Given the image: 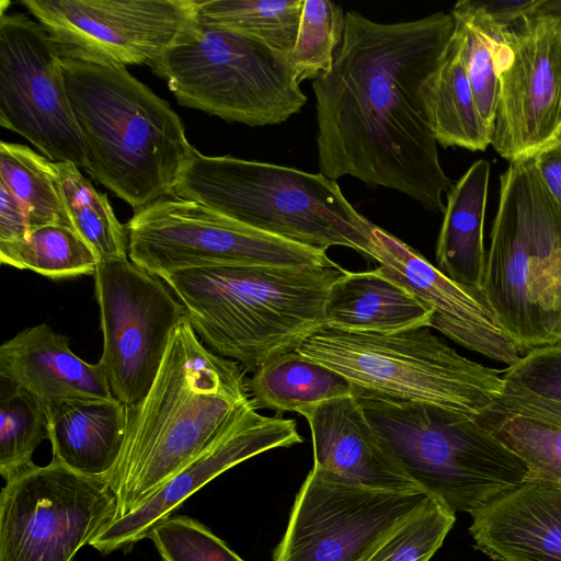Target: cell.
I'll return each mask as SVG.
<instances>
[{
  "instance_id": "1",
  "label": "cell",
  "mask_w": 561,
  "mask_h": 561,
  "mask_svg": "<svg viewBox=\"0 0 561 561\" xmlns=\"http://www.w3.org/2000/svg\"><path fill=\"white\" fill-rule=\"evenodd\" d=\"M454 31L443 11L398 23L345 12L332 67L312 81L321 174L396 190L444 214L443 194L454 182L439 162L421 88Z\"/></svg>"
},
{
  "instance_id": "2",
  "label": "cell",
  "mask_w": 561,
  "mask_h": 561,
  "mask_svg": "<svg viewBox=\"0 0 561 561\" xmlns=\"http://www.w3.org/2000/svg\"><path fill=\"white\" fill-rule=\"evenodd\" d=\"M250 401L243 368L205 346L185 317L173 331L149 391L126 407L125 442L110 476L117 518L147 503Z\"/></svg>"
},
{
  "instance_id": "3",
  "label": "cell",
  "mask_w": 561,
  "mask_h": 561,
  "mask_svg": "<svg viewBox=\"0 0 561 561\" xmlns=\"http://www.w3.org/2000/svg\"><path fill=\"white\" fill-rule=\"evenodd\" d=\"M346 273L335 262L301 267L215 264L158 277L210 351L254 373L325 325L328 294Z\"/></svg>"
},
{
  "instance_id": "4",
  "label": "cell",
  "mask_w": 561,
  "mask_h": 561,
  "mask_svg": "<svg viewBox=\"0 0 561 561\" xmlns=\"http://www.w3.org/2000/svg\"><path fill=\"white\" fill-rule=\"evenodd\" d=\"M62 66L88 173L134 211L172 193L194 147L170 104L125 66L64 53Z\"/></svg>"
},
{
  "instance_id": "5",
  "label": "cell",
  "mask_w": 561,
  "mask_h": 561,
  "mask_svg": "<svg viewBox=\"0 0 561 561\" xmlns=\"http://www.w3.org/2000/svg\"><path fill=\"white\" fill-rule=\"evenodd\" d=\"M173 192L259 231L320 251L346 247L370 257L374 224L336 181L290 167L193 148Z\"/></svg>"
},
{
  "instance_id": "6",
  "label": "cell",
  "mask_w": 561,
  "mask_h": 561,
  "mask_svg": "<svg viewBox=\"0 0 561 561\" xmlns=\"http://www.w3.org/2000/svg\"><path fill=\"white\" fill-rule=\"evenodd\" d=\"M481 291L496 319L526 352L561 344V207L533 156L500 178Z\"/></svg>"
},
{
  "instance_id": "7",
  "label": "cell",
  "mask_w": 561,
  "mask_h": 561,
  "mask_svg": "<svg viewBox=\"0 0 561 561\" xmlns=\"http://www.w3.org/2000/svg\"><path fill=\"white\" fill-rule=\"evenodd\" d=\"M353 397L402 472L455 513L470 514L529 476L478 420L356 387Z\"/></svg>"
},
{
  "instance_id": "8",
  "label": "cell",
  "mask_w": 561,
  "mask_h": 561,
  "mask_svg": "<svg viewBox=\"0 0 561 561\" xmlns=\"http://www.w3.org/2000/svg\"><path fill=\"white\" fill-rule=\"evenodd\" d=\"M353 387L478 420L501 398V371L473 362L427 327L396 333L323 325L296 348Z\"/></svg>"
},
{
  "instance_id": "9",
  "label": "cell",
  "mask_w": 561,
  "mask_h": 561,
  "mask_svg": "<svg viewBox=\"0 0 561 561\" xmlns=\"http://www.w3.org/2000/svg\"><path fill=\"white\" fill-rule=\"evenodd\" d=\"M182 106L248 126L277 125L307 96L287 57L264 43L196 20L148 65Z\"/></svg>"
},
{
  "instance_id": "10",
  "label": "cell",
  "mask_w": 561,
  "mask_h": 561,
  "mask_svg": "<svg viewBox=\"0 0 561 561\" xmlns=\"http://www.w3.org/2000/svg\"><path fill=\"white\" fill-rule=\"evenodd\" d=\"M125 226L128 257L154 276L215 264L301 267L333 262L324 251L250 228L174 192L134 211Z\"/></svg>"
},
{
  "instance_id": "11",
  "label": "cell",
  "mask_w": 561,
  "mask_h": 561,
  "mask_svg": "<svg viewBox=\"0 0 561 561\" xmlns=\"http://www.w3.org/2000/svg\"><path fill=\"white\" fill-rule=\"evenodd\" d=\"M117 517L110 477L35 465L1 491L0 561H73Z\"/></svg>"
},
{
  "instance_id": "12",
  "label": "cell",
  "mask_w": 561,
  "mask_h": 561,
  "mask_svg": "<svg viewBox=\"0 0 561 561\" xmlns=\"http://www.w3.org/2000/svg\"><path fill=\"white\" fill-rule=\"evenodd\" d=\"M94 284L103 335L99 362L112 394L133 407L149 391L185 311L161 278L127 257L100 261Z\"/></svg>"
},
{
  "instance_id": "13",
  "label": "cell",
  "mask_w": 561,
  "mask_h": 561,
  "mask_svg": "<svg viewBox=\"0 0 561 561\" xmlns=\"http://www.w3.org/2000/svg\"><path fill=\"white\" fill-rule=\"evenodd\" d=\"M0 124L53 162L88 172L84 144L66 88L62 51L36 20L0 3Z\"/></svg>"
},
{
  "instance_id": "14",
  "label": "cell",
  "mask_w": 561,
  "mask_h": 561,
  "mask_svg": "<svg viewBox=\"0 0 561 561\" xmlns=\"http://www.w3.org/2000/svg\"><path fill=\"white\" fill-rule=\"evenodd\" d=\"M424 491H381L311 469L302 482L273 561H365L431 499Z\"/></svg>"
},
{
  "instance_id": "15",
  "label": "cell",
  "mask_w": 561,
  "mask_h": 561,
  "mask_svg": "<svg viewBox=\"0 0 561 561\" xmlns=\"http://www.w3.org/2000/svg\"><path fill=\"white\" fill-rule=\"evenodd\" d=\"M491 146L508 162L561 136V15L538 11L503 30Z\"/></svg>"
},
{
  "instance_id": "16",
  "label": "cell",
  "mask_w": 561,
  "mask_h": 561,
  "mask_svg": "<svg viewBox=\"0 0 561 561\" xmlns=\"http://www.w3.org/2000/svg\"><path fill=\"white\" fill-rule=\"evenodd\" d=\"M62 53L103 65H149L196 20L198 0H23Z\"/></svg>"
},
{
  "instance_id": "17",
  "label": "cell",
  "mask_w": 561,
  "mask_h": 561,
  "mask_svg": "<svg viewBox=\"0 0 561 561\" xmlns=\"http://www.w3.org/2000/svg\"><path fill=\"white\" fill-rule=\"evenodd\" d=\"M370 259L432 312L430 328L460 346L511 366L524 354L505 332L482 291L462 286L415 249L374 225Z\"/></svg>"
},
{
  "instance_id": "18",
  "label": "cell",
  "mask_w": 561,
  "mask_h": 561,
  "mask_svg": "<svg viewBox=\"0 0 561 561\" xmlns=\"http://www.w3.org/2000/svg\"><path fill=\"white\" fill-rule=\"evenodd\" d=\"M302 442L293 419L264 416L248 402L218 438L172 477L137 511L115 519L91 540L98 551L107 554L131 547L206 483L264 451Z\"/></svg>"
},
{
  "instance_id": "19",
  "label": "cell",
  "mask_w": 561,
  "mask_h": 561,
  "mask_svg": "<svg viewBox=\"0 0 561 561\" xmlns=\"http://www.w3.org/2000/svg\"><path fill=\"white\" fill-rule=\"evenodd\" d=\"M474 547L494 561H561V484L528 477L470 513Z\"/></svg>"
},
{
  "instance_id": "20",
  "label": "cell",
  "mask_w": 561,
  "mask_h": 561,
  "mask_svg": "<svg viewBox=\"0 0 561 561\" xmlns=\"http://www.w3.org/2000/svg\"><path fill=\"white\" fill-rule=\"evenodd\" d=\"M313 446V470L381 491H422L382 446L353 396L319 403L302 414Z\"/></svg>"
},
{
  "instance_id": "21",
  "label": "cell",
  "mask_w": 561,
  "mask_h": 561,
  "mask_svg": "<svg viewBox=\"0 0 561 561\" xmlns=\"http://www.w3.org/2000/svg\"><path fill=\"white\" fill-rule=\"evenodd\" d=\"M0 379L30 396L45 413L65 401L114 397L102 364L80 358L69 337L45 323L25 328L1 344Z\"/></svg>"
},
{
  "instance_id": "22",
  "label": "cell",
  "mask_w": 561,
  "mask_h": 561,
  "mask_svg": "<svg viewBox=\"0 0 561 561\" xmlns=\"http://www.w3.org/2000/svg\"><path fill=\"white\" fill-rule=\"evenodd\" d=\"M53 458L75 472L110 477L125 442L127 410L115 397L70 400L46 413Z\"/></svg>"
},
{
  "instance_id": "23",
  "label": "cell",
  "mask_w": 561,
  "mask_h": 561,
  "mask_svg": "<svg viewBox=\"0 0 561 561\" xmlns=\"http://www.w3.org/2000/svg\"><path fill=\"white\" fill-rule=\"evenodd\" d=\"M325 325L368 333H396L430 328L431 310L378 267L348 272L327 297Z\"/></svg>"
},
{
  "instance_id": "24",
  "label": "cell",
  "mask_w": 561,
  "mask_h": 561,
  "mask_svg": "<svg viewBox=\"0 0 561 561\" xmlns=\"http://www.w3.org/2000/svg\"><path fill=\"white\" fill-rule=\"evenodd\" d=\"M490 163L476 161L446 194L436 263L454 282L480 290L486 252L483 242Z\"/></svg>"
},
{
  "instance_id": "25",
  "label": "cell",
  "mask_w": 561,
  "mask_h": 561,
  "mask_svg": "<svg viewBox=\"0 0 561 561\" xmlns=\"http://www.w3.org/2000/svg\"><path fill=\"white\" fill-rule=\"evenodd\" d=\"M421 96L438 145L470 151H484L491 145L492 133L478 110L456 31L439 65L422 84Z\"/></svg>"
},
{
  "instance_id": "26",
  "label": "cell",
  "mask_w": 561,
  "mask_h": 561,
  "mask_svg": "<svg viewBox=\"0 0 561 561\" xmlns=\"http://www.w3.org/2000/svg\"><path fill=\"white\" fill-rule=\"evenodd\" d=\"M248 390L256 410L279 414H302L324 401L353 396V386L343 375L296 350L267 359L248 379Z\"/></svg>"
},
{
  "instance_id": "27",
  "label": "cell",
  "mask_w": 561,
  "mask_h": 561,
  "mask_svg": "<svg viewBox=\"0 0 561 561\" xmlns=\"http://www.w3.org/2000/svg\"><path fill=\"white\" fill-rule=\"evenodd\" d=\"M2 264L30 270L50 279L94 275L99 259L72 228L61 224L30 230L21 240L0 242Z\"/></svg>"
},
{
  "instance_id": "28",
  "label": "cell",
  "mask_w": 561,
  "mask_h": 561,
  "mask_svg": "<svg viewBox=\"0 0 561 561\" xmlns=\"http://www.w3.org/2000/svg\"><path fill=\"white\" fill-rule=\"evenodd\" d=\"M302 5L304 0H198L197 20L257 39L288 59Z\"/></svg>"
},
{
  "instance_id": "29",
  "label": "cell",
  "mask_w": 561,
  "mask_h": 561,
  "mask_svg": "<svg viewBox=\"0 0 561 561\" xmlns=\"http://www.w3.org/2000/svg\"><path fill=\"white\" fill-rule=\"evenodd\" d=\"M62 201L73 229L93 249L99 262L128 256V236L106 194L93 187L80 169L55 162Z\"/></svg>"
},
{
  "instance_id": "30",
  "label": "cell",
  "mask_w": 561,
  "mask_h": 561,
  "mask_svg": "<svg viewBox=\"0 0 561 561\" xmlns=\"http://www.w3.org/2000/svg\"><path fill=\"white\" fill-rule=\"evenodd\" d=\"M0 183L25 206L32 229L50 224L72 227L55 162L45 156L27 146L1 140Z\"/></svg>"
},
{
  "instance_id": "31",
  "label": "cell",
  "mask_w": 561,
  "mask_h": 561,
  "mask_svg": "<svg viewBox=\"0 0 561 561\" xmlns=\"http://www.w3.org/2000/svg\"><path fill=\"white\" fill-rule=\"evenodd\" d=\"M449 13L460 38L463 62L478 110L484 125L492 133L500 90L495 56L503 28L490 22L472 0L458 1Z\"/></svg>"
},
{
  "instance_id": "32",
  "label": "cell",
  "mask_w": 561,
  "mask_h": 561,
  "mask_svg": "<svg viewBox=\"0 0 561 561\" xmlns=\"http://www.w3.org/2000/svg\"><path fill=\"white\" fill-rule=\"evenodd\" d=\"M478 422L518 455L529 476L561 484V426L494 404Z\"/></svg>"
},
{
  "instance_id": "33",
  "label": "cell",
  "mask_w": 561,
  "mask_h": 561,
  "mask_svg": "<svg viewBox=\"0 0 561 561\" xmlns=\"http://www.w3.org/2000/svg\"><path fill=\"white\" fill-rule=\"evenodd\" d=\"M0 474L9 481L35 466L32 456L48 439L47 419L25 392L0 379Z\"/></svg>"
},
{
  "instance_id": "34",
  "label": "cell",
  "mask_w": 561,
  "mask_h": 561,
  "mask_svg": "<svg viewBox=\"0 0 561 561\" xmlns=\"http://www.w3.org/2000/svg\"><path fill=\"white\" fill-rule=\"evenodd\" d=\"M345 11L330 0H304L288 64L300 83L328 72L343 41Z\"/></svg>"
},
{
  "instance_id": "35",
  "label": "cell",
  "mask_w": 561,
  "mask_h": 561,
  "mask_svg": "<svg viewBox=\"0 0 561 561\" xmlns=\"http://www.w3.org/2000/svg\"><path fill=\"white\" fill-rule=\"evenodd\" d=\"M455 522V512L431 497L390 533L365 561H430Z\"/></svg>"
},
{
  "instance_id": "36",
  "label": "cell",
  "mask_w": 561,
  "mask_h": 561,
  "mask_svg": "<svg viewBox=\"0 0 561 561\" xmlns=\"http://www.w3.org/2000/svg\"><path fill=\"white\" fill-rule=\"evenodd\" d=\"M161 561H244L201 522L170 516L148 534Z\"/></svg>"
},
{
  "instance_id": "37",
  "label": "cell",
  "mask_w": 561,
  "mask_h": 561,
  "mask_svg": "<svg viewBox=\"0 0 561 561\" xmlns=\"http://www.w3.org/2000/svg\"><path fill=\"white\" fill-rule=\"evenodd\" d=\"M502 373L505 381L561 402V344L533 348Z\"/></svg>"
},
{
  "instance_id": "38",
  "label": "cell",
  "mask_w": 561,
  "mask_h": 561,
  "mask_svg": "<svg viewBox=\"0 0 561 561\" xmlns=\"http://www.w3.org/2000/svg\"><path fill=\"white\" fill-rule=\"evenodd\" d=\"M495 404L505 411L537 416L561 426V402L536 396L516 383L505 381Z\"/></svg>"
},
{
  "instance_id": "39",
  "label": "cell",
  "mask_w": 561,
  "mask_h": 561,
  "mask_svg": "<svg viewBox=\"0 0 561 561\" xmlns=\"http://www.w3.org/2000/svg\"><path fill=\"white\" fill-rule=\"evenodd\" d=\"M31 229L25 206L0 183V242L21 240Z\"/></svg>"
},
{
  "instance_id": "40",
  "label": "cell",
  "mask_w": 561,
  "mask_h": 561,
  "mask_svg": "<svg viewBox=\"0 0 561 561\" xmlns=\"http://www.w3.org/2000/svg\"><path fill=\"white\" fill-rule=\"evenodd\" d=\"M494 25L507 28L519 19L537 13L545 0H472Z\"/></svg>"
},
{
  "instance_id": "41",
  "label": "cell",
  "mask_w": 561,
  "mask_h": 561,
  "mask_svg": "<svg viewBox=\"0 0 561 561\" xmlns=\"http://www.w3.org/2000/svg\"><path fill=\"white\" fill-rule=\"evenodd\" d=\"M533 158L546 187L561 207V136L537 151Z\"/></svg>"
},
{
  "instance_id": "42",
  "label": "cell",
  "mask_w": 561,
  "mask_h": 561,
  "mask_svg": "<svg viewBox=\"0 0 561 561\" xmlns=\"http://www.w3.org/2000/svg\"><path fill=\"white\" fill-rule=\"evenodd\" d=\"M539 11L561 15V0H545Z\"/></svg>"
}]
</instances>
